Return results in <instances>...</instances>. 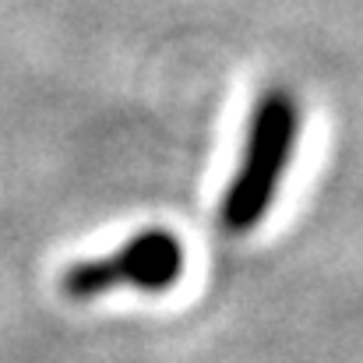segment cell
Returning <instances> with one entry per match:
<instances>
[{
	"mask_svg": "<svg viewBox=\"0 0 363 363\" xmlns=\"http://www.w3.org/2000/svg\"><path fill=\"white\" fill-rule=\"evenodd\" d=\"M296 138H300L296 99L286 89H268L254 103L237 173L219 205V219L230 233H250L268 216L286 180L289 159L296 152Z\"/></svg>",
	"mask_w": 363,
	"mask_h": 363,
	"instance_id": "obj_1",
	"label": "cell"
},
{
	"mask_svg": "<svg viewBox=\"0 0 363 363\" xmlns=\"http://www.w3.org/2000/svg\"><path fill=\"white\" fill-rule=\"evenodd\" d=\"M184 243L169 230H141L123 240L113 254L78 261L64 272L60 289L67 300H99L117 289L138 293H166L184 275Z\"/></svg>",
	"mask_w": 363,
	"mask_h": 363,
	"instance_id": "obj_2",
	"label": "cell"
}]
</instances>
